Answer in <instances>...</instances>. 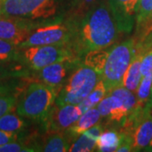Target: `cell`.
<instances>
[{
  "instance_id": "5bb4252c",
  "label": "cell",
  "mask_w": 152,
  "mask_h": 152,
  "mask_svg": "<svg viewBox=\"0 0 152 152\" xmlns=\"http://www.w3.org/2000/svg\"><path fill=\"white\" fill-rule=\"evenodd\" d=\"M102 132L103 129L100 124L94 125L91 129H89L79 136L78 140L70 145L69 151H93L96 148L98 138Z\"/></svg>"
},
{
  "instance_id": "4fadbf2b",
  "label": "cell",
  "mask_w": 152,
  "mask_h": 152,
  "mask_svg": "<svg viewBox=\"0 0 152 152\" xmlns=\"http://www.w3.org/2000/svg\"><path fill=\"white\" fill-rule=\"evenodd\" d=\"M77 60L74 58L58 61L44 67L39 71L42 82L56 89L67 79L75 68Z\"/></svg>"
},
{
  "instance_id": "603a6c76",
  "label": "cell",
  "mask_w": 152,
  "mask_h": 152,
  "mask_svg": "<svg viewBox=\"0 0 152 152\" xmlns=\"http://www.w3.org/2000/svg\"><path fill=\"white\" fill-rule=\"evenodd\" d=\"M152 15V0H140L137 16H136V31L137 34L139 35L140 31L145 27L148 20Z\"/></svg>"
},
{
  "instance_id": "e575fe53",
  "label": "cell",
  "mask_w": 152,
  "mask_h": 152,
  "mask_svg": "<svg viewBox=\"0 0 152 152\" xmlns=\"http://www.w3.org/2000/svg\"><path fill=\"white\" fill-rule=\"evenodd\" d=\"M145 151H150V152H152V140L151 142V144L147 146V148L145 150Z\"/></svg>"
},
{
  "instance_id": "ba28073f",
  "label": "cell",
  "mask_w": 152,
  "mask_h": 152,
  "mask_svg": "<svg viewBox=\"0 0 152 152\" xmlns=\"http://www.w3.org/2000/svg\"><path fill=\"white\" fill-rule=\"evenodd\" d=\"M20 58L30 69L38 71L51 64L74 58V54L67 45H47L23 48Z\"/></svg>"
},
{
  "instance_id": "4316f807",
  "label": "cell",
  "mask_w": 152,
  "mask_h": 152,
  "mask_svg": "<svg viewBox=\"0 0 152 152\" xmlns=\"http://www.w3.org/2000/svg\"><path fill=\"white\" fill-rule=\"evenodd\" d=\"M140 71L143 76L146 75L152 72V49L149 50L142 56L140 62Z\"/></svg>"
},
{
  "instance_id": "2e32d148",
  "label": "cell",
  "mask_w": 152,
  "mask_h": 152,
  "mask_svg": "<svg viewBox=\"0 0 152 152\" xmlns=\"http://www.w3.org/2000/svg\"><path fill=\"white\" fill-rule=\"evenodd\" d=\"M142 56L143 55L135 52L134 56L131 61L130 64L126 71L123 80L122 86L127 88L128 90L134 93L143 77L140 71V62Z\"/></svg>"
},
{
  "instance_id": "d6a6232c",
  "label": "cell",
  "mask_w": 152,
  "mask_h": 152,
  "mask_svg": "<svg viewBox=\"0 0 152 152\" xmlns=\"http://www.w3.org/2000/svg\"><path fill=\"white\" fill-rule=\"evenodd\" d=\"M7 75H9V73L2 66L0 65V77H4V76Z\"/></svg>"
},
{
  "instance_id": "8fae6325",
  "label": "cell",
  "mask_w": 152,
  "mask_h": 152,
  "mask_svg": "<svg viewBox=\"0 0 152 152\" xmlns=\"http://www.w3.org/2000/svg\"><path fill=\"white\" fill-rule=\"evenodd\" d=\"M140 0H109L119 32L130 33L136 23L138 7Z\"/></svg>"
},
{
  "instance_id": "7a4b0ae2",
  "label": "cell",
  "mask_w": 152,
  "mask_h": 152,
  "mask_svg": "<svg viewBox=\"0 0 152 152\" xmlns=\"http://www.w3.org/2000/svg\"><path fill=\"white\" fill-rule=\"evenodd\" d=\"M57 96L54 88L43 82H33L17 104L16 113L23 118L43 122L53 107Z\"/></svg>"
},
{
  "instance_id": "30bf717a",
  "label": "cell",
  "mask_w": 152,
  "mask_h": 152,
  "mask_svg": "<svg viewBox=\"0 0 152 152\" xmlns=\"http://www.w3.org/2000/svg\"><path fill=\"white\" fill-rule=\"evenodd\" d=\"M81 115L78 105L66 104L58 106L55 104L43 122L46 124V129L49 133H62L74 124Z\"/></svg>"
},
{
  "instance_id": "9c48e42d",
  "label": "cell",
  "mask_w": 152,
  "mask_h": 152,
  "mask_svg": "<svg viewBox=\"0 0 152 152\" xmlns=\"http://www.w3.org/2000/svg\"><path fill=\"white\" fill-rule=\"evenodd\" d=\"M124 132L133 139V151H145L152 140L151 109L145 107L141 113L133 116L125 122Z\"/></svg>"
},
{
  "instance_id": "484cf974",
  "label": "cell",
  "mask_w": 152,
  "mask_h": 152,
  "mask_svg": "<svg viewBox=\"0 0 152 152\" xmlns=\"http://www.w3.org/2000/svg\"><path fill=\"white\" fill-rule=\"evenodd\" d=\"M20 151H34L31 147L26 146L22 142L14 141L5 145H0V152H20Z\"/></svg>"
},
{
  "instance_id": "8992f818",
  "label": "cell",
  "mask_w": 152,
  "mask_h": 152,
  "mask_svg": "<svg viewBox=\"0 0 152 152\" xmlns=\"http://www.w3.org/2000/svg\"><path fill=\"white\" fill-rule=\"evenodd\" d=\"M57 0H4L3 16L46 20L55 15Z\"/></svg>"
},
{
  "instance_id": "ac0fdd59",
  "label": "cell",
  "mask_w": 152,
  "mask_h": 152,
  "mask_svg": "<svg viewBox=\"0 0 152 152\" xmlns=\"http://www.w3.org/2000/svg\"><path fill=\"white\" fill-rule=\"evenodd\" d=\"M152 86V72L146 75L143 76L141 81L135 91L136 105L134 112L140 113L146 106L149 100Z\"/></svg>"
},
{
  "instance_id": "cb8c5ba5",
  "label": "cell",
  "mask_w": 152,
  "mask_h": 152,
  "mask_svg": "<svg viewBox=\"0 0 152 152\" xmlns=\"http://www.w3.org/2000/svg\"><path fill=\"white\" fill-rule=\"evenodd\" d=\"M16 48L18 46L0 38V63L15 59L18 56Z\"/></svg>"
},
{
  "instance_id": "d6986e66",
  "label": "cell",
  "mask_w": 152,
  "mask_h": 152,
  "mask_svg": "<svg viewBox=\"0 0 152 152\" xmlns=\"http://www.w3.org/2000/svg\"><path fill=\"white\" fill-rule=\"evenodd\" d=\"M108 94L103 82L99 80L96 86L91 91V93L82 101L80 103L77 104L79 108L80 109L82 114L89 109L96 107L97 104Z\"/></svg>"
},
{
  "instance_id": "7402d4cb",
  "label": "cell",
  "mask_w": 152,
  "mask_h": 152,
  "mask_svg": "<svg viewBox=\"0 0 152 152\" xmlns=\"http://www.w3.org/2000/svg\"><path fill=\"white\" fill-rule=\"evenodd\" d=\"M26 122L20 115L11 113L4 114L0 118V129L8 132H19L26 127Z\"/></svg>"
},
{
  "instance_id": "d4e9b609",
  "label": "cell",
  "mask_w": 152,
  "mask_h": 152,
  "mask_svg": "<svg viewBox=\"0 0 152 152\" xmlns=\"http://www.w3.org/2000/svg\"><path fill=\"white\" fill-rule=\"evenodd\" d=\"M16 106V98L9 94H0V118L11 113Z\"/></svg>"
},
{
  "instance_id": "83f0119b",
  "label": "cell",
  "mask_w": 152,
  "mask_h": 152,
  "mask_svg": "<svg viewBox=\"0 0 152 152\" xmlns=\"http://www.w3.org/2000/svg\"><path fill=\"white\" fill-rule=\"evenodd\" d=\"M19 139L18 132H8L0 129V145H5L10 142L17 141Z\"/></svg>"
},
{
  "instance_id": "52a82bcc",
  "label": "cell",
  "mask_w": 152,
  "mask_h": 152,
  "mask_svg": "<svg viewBox=\"0 0 152 152\" xmlns=\"http://www.w3.org/2000/svg\"><path fill=\"white\" fill-rule=\"evenodd\" d=\"M75 31L70 26L60 22L48 23L35 28L27 39L18 46L21 49L47 45H67L75 37Z\"/></svg>"
},
{
  "instance_id": "1f68e13d",
  "label": "cell",
  "mask_w": 152,
  "mask_h": 152,
  "mask_svg": "<svg viewBox=\"0 0 152 152\" xmlns=\"http://www.w3.org/2000/svg\"><path fill=\"white\" fill-rule=\"evenodd\" d=\"M145 107L151 109L152 110V86H151V95H150V97H149V100H148V102H147Z\"/></svg>"
},
{
  "instance_id": "f546056e",
  "label": "cell",
  "mask_w": 152,
  "mask_h": 152,
  "mask_svg": "<svg viewBox=\"0 0 152 152\" xmlns=\"http://www.w3.org/2000/svg\"><path fill=\"white\" fill-rule=\"evenodd\" d=\"M151 31H152V15L146 23V25L145 26V27L143 28V30L140 31V33L138 35L139 36V40L141 39L142 37H144L145 35H147L148 33L151 32Z\"/></svg>"
},
{
  "instance_id": "277c9868",
  "label": "cell",
  "mask_w": 152,
  "mask_h": 152,
  "mask_svg": "<svg viewBox=\"0 0 152 152\" xmlns=\"http://www.w3.org/2000/svg\"><path fill=\"white\" fill-rule=\"evenodd\" d=\"M99 80H101V78L96 71L80 64L69 77L65 86L57 96L55 104L63 106L80 103L95 88Z\"/></svg>"
},
{
  "instance_id": "e0dca14e",
  "label": "cell",
  "mask_w": 152,
  "mask_h": 152,
  "mask_svg": "<svg viewBox=\"0 0 152 152\" xmlns=\"http://www.w3.org/2000/svg\"><path fill=\"white\" fill-rule=\"evenodd\" d=\"M110 50L111 49L104 48L88 52L85 54L81 64L94 69L101 78Z\"/></svg>"
},
{
  "instance_id": "44dd1931",
  "label": "cell",
  "mask_w": 152,
  "mask_h": 152,
  "mask_svg": "<svg viewBox=\"0 0 152 152\" xmlns=\"http://www.w3.org/2000/svg\"><path fill=\"white\" fill-rule=\"evenodd\" d=\"M71 145L65 136L61 133H53L46 140L42 147V151L46 152H65L69 151Z\"/></svg>"
},
{
  "instance_id": "9a60e30c",
  "label": "cell",
  "mask_w": 152,
  "mask_h": 152,
  "mask_svg": "<svg viewBox=\"0 0 152 152\" xmlns=\"http://www.w3.org/2000/svg\"><path fill=\"white\" fill-rule=\"evenodd\" d=\"M101 117V113L96 107L89 109L82 114L74 124L71 125L68 130L72 136H80L84 132L98 124Z\"/></svg>"
},
{
  "instance_id": "6da1fadb",
  "label": "cell",
  "mask_w": 152,
  "mask_h": 152,
  "mask_svg": "<svg viewBox=\"0 0 152 152\" xmlns=\"http://www.w3.org/2000/svg\"><path fill=\"white\" fill-rule=\"evenodd\" d=\"M118 33L109 4H102L88 11L82 19L75 34L76 51L83 55L93 50L107 48L115 42Z\"/></svg>"
},
{
  "instance_id": "ffe728a7",
  "label": "cell",
  "mask_w": 152,
  "mask_h": 152,
  "mask_svg": "<svg viewBox=\"0 0 152 152\" xmlns=\"http://www.w3.org/2000/svg\"><path fill=\"white\" fill-rule=\"evenodd\" d=\"M122 140V134L116 131L102 132L96 143V151L101 152L116 151Z\"/></svg>"
},
{
  "instance_id": "7c38bea8",
  "label": "cell",
  "mask_w": 152,
  "mask_h": 152,
  "mask_svg": "<svg viewBox=\"0 0 152 152\" xmlns=\"http://www.w3.org/2000/svg\"><path fill=\"white\" fill-rule=\"evenodd\" d=\"M34 29V25L24 20L15 17L0 18V38L16 46L25 42Z\"/></svg>"
},
{
  "instance_id": "5b68a950",
  "label": "cell",
  "mask_w": 152,
  "mask_h": 152,
  "mask_svg": "<svg viewBox=\"0 0 152 152\" xmlns=\"http://www.w3.org/2000/svg\"><path fill=\"white\" fill-rule=\"evenodd\" d=\"M135 105L134 92L119 86L111 91L97 104L96 108L102 117H107L115 123L124 124L134 112Z\"/></svg>"
},
{
  "instance_id": "3957f363",
  "label": "cell",
  "mask_w": 152,
  "mask_h": 152,
  "mask_svg": "<svg viewBox=\"0 0 152 152\" xmlns=\"http://www.w3.org/2000/svg\"><path fill=\"white\" fill-rule=\"evenodd\" d=\"M134 53L135 41L133 38L115 45L113 48L110 50L101 75V80L103 82L107 92L122 86L124 76Z\"/></svg>"
},
{
  "instance_id": "f1b7e54d",
  "label": "cell",
  "mask_w": 152,
  "mask_h": 152,
  "mask_svg": "<svg viewBox=\"0 0 152 152\" xmlns=\"http://www.w3.org/2000/svg\"><path fill=\"white\" fill-rule=\"evenodd\" d=\"M98 0H78V10H86L89 7L93 6Z\"/></svg>"
},
{
  "instance_id": "836d02e7",
  "label": "cell",
  "mask_w": 152,
  "mask_h": 152,
  "mask_svg": "<svg viewBox=\"0 0 152 152\" xmlns=\"http://www.w3.org/2000/svg\"><path fill=\"white\" fill-rule=\"evenodd\" d=\"M3 6H4V0H0V17L3 16Z\"/></svg>"
},
{
  "instance_id": "4dcf8cb0",
  "label": "cell",
  "mask_w": 152,
  "mask_h": 152,
  "mask_svg": "<svg viewBox=\"0 0 152 152\" xmlns=\"http://www.w3.org/2000/svg\"><path fill=\"white\" fill-rule=\"evenodd\" d=\"M10 88L0 83V94H9Z\"/></svg>"
}]
</instances>
